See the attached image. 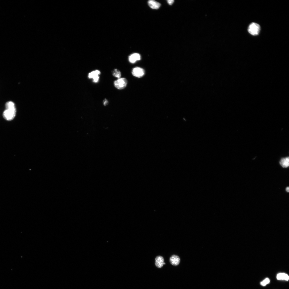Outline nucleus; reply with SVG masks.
Segmentation results:
<instances>
[{"mask_svg":"<svg viewBox=\"0 0 289 289\" xmlns=\"http://www.w3.org/2000/svg\"><path fill=\"white\" fill-rule=\"evenodd\" d=\"M5 107L6 109L3 114L4 118L7 121L13 120L15 117L17 112L14 103L11 101L7 102L6 104Z\"/></svg>","mask_w":289,"mask_h":289,"instance_id":"1","label":"nucleus"},{"mask_svg":"<svg viewBox=\"0 0 289 289\" xmlns=\"http://www.w3.org/2000/svg\"><path fill=\"white\" fill-rule=\"evenodd\" d=\"M128 83L127 79L124 78H121L114 81V85L118 89H123L127 87Z\"/></svg>","mask_w":289,"mask_h":289,"instance_id":"2","label":"nucleus"},{"mask_svg":"<svg viewBox=\"0 0 289 289\" xmlns=\"http://www.w3.org/2000/svg\"><path fill=\"white\" fill-rule=\"evenodd\" d=\"M260 29V27L259 25L255 23H253L249 25L248 31L251 34L256 36L258 35Z\"/></svg>","mask_w":289,"mask_h":289,"instance_id":"3","label":"nucleus"},{"mask_svg":"<svg viewBox=\"0 0 289 289\" xmlns=\"http://www.w3.org/2000/svg\"><path fill=\"white\" fill-rule=\"evenodd\" d=\"M100 71L96 70L93 71L89 74L88 77L90 79H93V81L95 83H97L99 81V75L100 74Z\"/></svg>","mask_w":289,"mask_h":289,"instance_id":"4","label":"nucleus"},{"mask_svg":"<svg viewBox=\"0 0 289 289\" xmlns=\"http://www.w3.org/2000/svg\"><path fill=\"white\" fill-rule=\"evenodd\" d=\"M132 74L135 77L140 78L143 77L144 75L145 72L144 70L142 68L136 67L133 69Z\"/></svg>","mask_w":289,"mask_h":289,"instance_id":"5","label":"nucleus"},{"mask_svg":"<svg viewBox=\"0 0 289 289\" xmlns=\"http://www.w3.org/2000/svg\"><path fill=\"white\" fill-rule=\"evenodd\" d=\"M155 264L158 268H161L164 264H166L165 262L164 259L162 256H157L155 258Z\"/></svg>","mask_w":289,"mask_h":289,"instance_id":"6","label":"nucleus"},{"mask_svg":"<svg viewBox=\"0 0 289 289\" xmlns=\"http://www.w3.org/2000/svg\"><path fill=\"white\" fill-rule=\"evenodd\" d=\"M180 259L179 257L176 255H173L170 258L169 261L173 265L177 266L180 263Z\"/></svg>","mask_w":289,"mask_h":289,"instance_id":"7","label":"nucleus"},{"mask_svg":"<svg viewBox=\"0 0 289 289\" xmlns=\"http://www.w3.org/2000/svg\"><path fill=\"white\" fill-rule=\"evenodd\" d=\"M140 59V56L139 54L135 53L131 55L129 57V61L131 63H134L136 61L139 60Z\"/></svg>","mask_w":289,"mask_h":289,"instance_id":"8","label":"nucleus"},{"mask_svg":"<svg viewBox=\"0 0 289 289\" xmlns=\"http://www.w3.org/2000/svg\"><path fill=\"white\" fill-rule=\"evenodd\" d=\"M148 3L151 8L154 9H158L161 5L159 2L153 0H150L148 2Z\"/></svg>","mask_w":289,"mask_h":289,"instance_id":"9","label":"nucleus"},{"mask_svg":"<svg viewBox=\"0 0 289 289\" xmlns=\"http://www.w3.org/2000/svg\"><path fill=\"white\" fill-rule=\"evenodd\" d=\"M280 164L282 167L284 168H287L289 166V158L288 157L282 159L280 161Z\"/></svg>","mask_w":289,"mask_h":289,"instance_id":"10","label":"nucleus"},{"mask_svg":"<svg viewBox=\"0 0 289 289\" xmlns=\"http://www.w3.org/2000/svg\"><path fill=\"white\" fill-rule=\"evenodd\" d=\"M277 279L278 280H284L288 281L289 279L288 276L285 273H280L278 274Z\"/></svg>","mask_w":289,"mask_h":289,"instance_id":"11","label":"nucleus"},{"mask_svg":"<svg viewBox=\"0 0 289 289\" xmlns=\"http://www.w3.org/2000/svg\"><path fill=\"white\" fill-rule=\"evenodd\" d=\"M113 75L114 76L117 78L118 79L121 78V75L120 71L116 69H114L113 71Z\"/></svg>","mask_w":289,"mask_h":289,"instance_id":"12","label":"nucleus"},{"mask_svg":"<svg viewBox=\"0 0 289 289\" xmlns=\"http://www.w3.org/2000/svg\"><path fill=\"white\" fill-rule=\"evenodd\" d=\"M270 283V280L268 278H266L261 283V284L262 286H265Z\"/></svg>","mask_w":289,"mask_h":289,"instance_id":"13","label":"nucleus"},{"mask_svg":"<svg viewBox=\"0 0 289 289\" xmlns=\"http://www.w3.org/2000/svg\"><path fill=\"white\" fill-rule=\"evenodd\" d=\"M167 2L169 4L172 5L174 1L173 0H168L167 1Z\"/></svg>","mask_w":289,"mask_h":289,"instance_id":"14","label":"nucleus"},{"mask_svg":"<svg viewBox=\"0 0 289 289\" xmlns=\"http://www.w3.org/2000/svg\"><path fill=\"white\" fill-rule=\"evenodd\" d=\"M108 100L106 99H105L103 101V105L105 106H106L108 104Z\"/></svg>","mask_w":289,"mask_h":289,"instance_id":"15","label":"nucleus"},{"mask_svg":"<svg viewBox=\"0 0 289 289\" xmlns=\"http://www.w3.org/2000/svg\"><path fill=\"white\" fill-rule=\"evenodd\" d=\"M286 191L287 192H288L289 191V188L288 187H287L286 189Z\"/></svg>","mask_w":289,"mask_h":289,"instance_id":"16","label":"nucleus"}]
</instances>
